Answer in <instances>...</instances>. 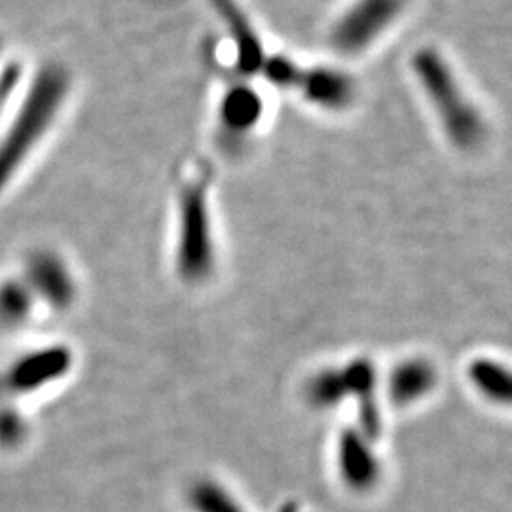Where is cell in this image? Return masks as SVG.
Returning <instances> with one entry per match:
<instances>
[{
  "instance_id": "1",
  "label": "cell",
  "mask_w": 512,
  "mask_h": 512,
  "mask_svg": "<svg viewBox=\"0 0 512 512\" xmlns=\"http://www.w3.org/2000/svg\"><path fill=\"white\" fill-rule=\"evenodd\" d=\"M412 71L448 141L463 152L480 147L486 139L484 116L442 54L423 48L412 59Z\"/></svg>"
},
{
  "instance_id": "2",
  "label": "cell",
  "mask_w": 512,
  "mask_h": 512,
  "mask_svg": "<svg viewBox=\"0 0 512 512\" xmlns=\"http://www.w3.org/2000/svg\"><path fill=\"white\" fill-rule=\"evenodd\" d=\"M65 92L67 76L59 69H50L38 78L37 86L33 88L16 120V126L0 147V188L10 179V175H14L25 154L37 143L44 129L48 128Z\"/></svg>"
},
{
  "instance_id": "3",
  "label": "cell",
  "mask_w": 512,
  "mask_h": 512,
  "mask_svg": "<svg viewBox=\"0 0 512 512\" xmlns=\"http://www.w3.org/2000/svg\"><path fill=\"white\" fill-rule=\"evenodd\" d=\"M179 268L188 279H198L213 266L211 211L207 186L190 181L179 196Z\"/></svg>"
},
{
  "instance_id": "4",
  "label": "cell",
  "mask_w": 512,
  "mask_h": 512,
  "mask_svg": "<svg viewBox=\"0 0 512 512\" xmlns=\"http://www.w3.org/2000/svg\"><path fill=\"white\" fill-rule=\"evenodd\" d=\"M404 0H353L330 29V44L342 55H359L374 46L401 18Z\"/></svg>"
},
{
  "instance_id": "5",
  "label": "cell",
  "mask_w": 512,
  "mask_h": 512,
  "mask_svg": "<svg viewBox=\"0 0 512 512\" xmlns=\"http://www.w3.org/2000/svg\"><path fill=\"white\" fill-rule=\"evenodd\" d=\"M296 86L302 88L311 105L321 109H344L353 99V82L336 69H313L300 73Z\"/></svg>"
},
{
  "instance_id": "6",
  "label": "cell",
  "mask_w": 512,
  "mask_h": 512,
  "mask_svg": "<svg viewBox=\"0 0 512 512\" xmlns=\"http://www.w3.org/2000/svg\"><path fill=\"white\" fill-rule=\"evenodd\" d=\"M262 112L264 107L258 93L245 86H238L226 93L220 103V124L222 128L243 133L256 128Z\"/></svg>"
}]
</instances>
